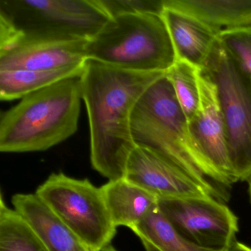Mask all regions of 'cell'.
<instances>
[{"instance_id":"obj_2","label":"cell","mask_w":251,"mask_h":251,"mask_svg":"<svg viewBox=\"0 0 251 251\" xmlns=\"http://www.w3.org/2000/svg\"><path fill=\"white\" fill-rule=\"evenodd\" d=\"M130 128L136 145L148 147L168 158L211 198L222 202L228 200L232 184L194 139L166 74L151 84L136 102Z\"/></svg>"},{"instance_id":"obj_5","label":"cell","mask_w":251,"mask_h":251,"mask_svg":"<svg viewBox=\"0 0 251 251\" xmlns=\"http://www.w3.org/2000/svg\"><path fill=\"white\" fill-rule=\"evenodd\" d=\"M109 20L99 0H0V45L17 37L90 40Z\"/></svg>"},{"instance_id":"obj_17","label":"cell","mask_w":251,"mask_h":251,"mask_svg":"<svg viewBox=\"0 0 251 251\" xmlns=\"http://www.w3.org/2000/svg\"><path fill=\"white\" fill-rule=\"evenodd\" d=\"M133 231L139 239H145L161 251H226V249L204 248L180 234L157 207Z\"/></svg>"},{"instance_id":"obj_4","label":"cell","mask_w":251,"mask_h":251,"mask_svg":"<svg viewBox=\"0 0 251 251\" xmlns=\"http://www.w3.org/2000/svg\"><path fill=\"white\" fill-rule=\"evenodd\" d=\"M87 60L123 70L167 73L176 52L161 15L126 14L111 18L88 42Z\"/></svg>"},{"instance_id":"obj_26","label":"cell","mask_w":251,"mask_h":251,"mask_svg":"<svg viewBox=\"0 0 251 251\" xmlns=\"http://www.w3.org/2000/svg\"><path fill=\"white\" fill-rule=\"evenodd\" d=\"M84 251H92V250L89 249V248H87V249L85 250Z\"/></svg>"},{"instance_id":"obj_6","label":"cell","mask_w":251,"mask_h":251,"mask_svg":"<svg viewBox=\"0 0 251 251\" xmlns=\"http://www.w3.org/2000/svg\"><path fill=\"white\" fill-rule=\"evenodd\" d=\"M201 70L217 87L232 175L245 180L251 171V75L219 39Z\"/></svg>"},{"instance_id":"obj_13","label":"cell","mask_w":251,"mask_h":251,"mask_svg":"<svg viewBox=\"0 0 251 251\" xmlns=\"http://www.w3.org/2000/svg\"><path fill=\"white\" fill-rule=\"evenodd\" d=\"M161 17L168 30L176 59L183 60L202 69L220 31L172 8L164 7Z\"/></svg>"},{"instance_id":"obj_14","label":"cell","mask_w":251,"mask_h":251,"mask_svg":"<svg viewBox=\"0 0 251 251\" xmlns=\"http://www.w3.org/2000/svg\"><path fill=\"white\" fill-rule=\"evenodd\" d=\"M101 189L117 227L125 226L133 230L158 207L156 196L126 178L108 180Z\"/></svg>"},{"instance_id":"obj_19","label":"cell","mask_w":251,"mask_h":251,"mask_svg":"<svg viewBox=\"0 0 251 251\" xmlns=\"http://www.w3.org/2000/svg\"><path fill=\"white\" fill-rule=\"evenodd\" d=\"M198 69L187 61L176 59L173 67L166 73V77L188 122L195 115L199 105Z\"/></svg>"},{"instance_id":"obj_25","label":"cell","mask_w":251,"mask_h":251,"mask_svg":"<svg viewBox=\"0 0 251 251\" xmlns=\"http://www.w3.org/2000/svg\"><path fill=\"white\" fill-rule=\"evenodd\" d=\"M245 180L247 182V183H248V188H249L250 196H251V173L248 175V176L245 177Z\"/></svg>"},{"instance_id":"obj_10","label":"cell","mask_w":251,"mask_h":251,"mask_svg":"<svg viewBox=\"0 0 251 251\" xmlns=\"http://www.w3.org/2000/svg\"><path fill=\"white\" fill-rule=\"evenodd\" d=\"M125 178L158 198L211 197L168 158L141 145L129 157Z\"/></svg>"},{"instance_id":"obj_20","label":"cell","mask_w":251,"mask_h":251,"mask_svg":"<svg viewBox=\"0 0 251 251\" xmlns=\"http://www.w3.org/2000/svg\"><path fill=\"white\" fill-rule=\"evenodd\" d=\"M225 48L251 75V26L225 29L218 35Z\"/></svg>"},{"instance_id":"obj_7","label":"cell","mask_w":251,"mask_h":251,"mask_svg":"<svg viewBox=\"0 0 251 251\" xmlns=\"http://www.w3.org/2000/svg\"><path fill=\"white\" fill-rule=\"evenodd\" d=\"M36 194L86 248L98 251L111 244L117 227L101 187L88 179L52 173L38 187Z\"/></svg>"},{"instance_id":"obj_18","label":"cell","mask_w":251,"mask_h":251,"mask_svg":"<svg viewBox=\"0 0 251 251\" xmlns=\"http://www.w3.org/2000/svg\"><path fill=\"white\" fill-rule=\"evenodd\" d=\"M0 251H49L34 232L3 200L0 202Z\"/></svg>"},{"instance_id":"obj_1","label":"cell","mask_w":251,"mask_h":251,"mask_svg":"<svg viewBox=\"0 0 251 251\" xmlns=\"http://www.w3.org/2000/svg\"><path fill=\"white\" fill-rule=\"evenodd\" d=\"M165 74L86 61L81 86L90 129L91 163L108 180L125 178L136 147L130 128L133 108L146 89Z\"/></svg>"},{"instance_id":"obj_24","label":"cell","mask_w":251,"mask_h":251,"mask_svg":"<svg viewBox=\"0 0 251 251\" xmlns=\"http://www.w3.org/2000/svg\"><path fill=\"white\" fill-rule=\"evenodd\" d=\"M98 251H117V249H116L115 248H114V246H113L111 244H109V245H105V246H104L103 248H101V249H100Z\"/></svg>"},{"instance_id":"obj_22","label":"cell","mask_w":251,"mask_h":251,"mask_svg":"<svg viewBox=\"0 0 251 251\" xmlns=\"http://www.w3.org/2000/svg\"><path fill=\"white\" fill-rule=\"evenodd\" d=\"M226 251H251V248L236 240L226 248Z\"/></svg>"},{"instance_id":"obj_16","label":"cell","mask_w":251,"mask_h":251,"mask_svg":"<svg viewBox=\"0 0 251 251\" xmlns=\"http://www.w3.org/2000/svg\"><path fill=\"white\" fill-rule=\"evenodd\" d=\"M84 64L45 71L5 70L0 71V99L2 101L22 99L64 79L80 75Z\"/></svg>"},{"instance_id":"obj_15","label":"cell","mask_w":251,"mask_h":251,"mask_svg":"<svg viewBox=\"0 0 251 251\" xmlns=\"http://www.w3.org/2000/svg\"><path fill=\"white\" fill-rule=\"evenodd\" d=\"M164 3L218 31L251 26V0H164Z\"/></svg>"},{"instance_id":"obj_21","label":"cell","mask_w":251,"mask_h":251,"mask_svg":"<svg viewBox=\"0 0 251 251\" xmlns=\"http://www.w3.org/2000/svg\"><path fill=\"white\" fill-rule=\"evenodd\" d=\"M164 0H99L109 18L126 14H152L161 15Z\"/></svg>"},{"instance_id":"obj_8","label":"cell","mask_w":251,"mask_h":251,"mask_svg":"<svg viewBox=\"0 0 251 251\" xmlns=\"http://www.w3.org/2000/svg\"><path fill=\"white\" fill-rule=\"evenodd\" d=\"M158 208L181 236L199 246L226 249L236 241L237 217L211 197L158 198Z\"/></svg>"},{"instance_id":"obj_11","label":"cell","mask_w":251,"mask_h":251,"mask_svg":"<svg viewBox=\"0 0 251 251\" xmlns=\"http://www.w3.org/2000/svg\"><path fill=\"white\" fill-rule=\"evenodd\" d=\"M198 83L199 105L188 122L189 130L207 158L233 184L237 180L229 164L224 117L217 86L201 69L198 70Z\"/></svg>"},{"instance_id":"obj_9","label":"cell","mask_w":251,"mask_h":251,"mask_svg":"<svg viewBox=\"0 0 251 251\" xmlns=\"http://www.w3.org/2000/svg\"><path fill=\"white\" fill-rule=\"evenodd\" d=\"M89 40L80 38L17 37L0 46V71H45L82 65Z\"/></svg>"},{"instance_id":"obj_23","label":"cell","mask_w":251,"mask_h":251,"mask_svg":"<svg viewBox=\"0 0 251 251\" xmlns=\"http://www.w3.org/2000/svg\"><path fill=\"white\" fill-rule=\"evenodd\" d=\"M141 241H142V244H143L144 247H145V251H161L156 247L154 246L152 243L148 242V240L145 239H142L141 238Z\"/></svg>"},{"instance_id":"obj_3","label":"cell","mask_w":251,"mask_h":251,"mask_svg":"<svg viewBox=\"0 0 251 251\" xmlns=\"http://www.w3.org/2000/svg\"><path fill=\"white\" fill-rule=\"evenodd\" d=\"M81 75L27 95L4 113L0 121V151H48L74 135L83 100Z\"/></svg>"},{"instance_id":"obj_12","label":"cell","mask_w":251,"mask_h":251,"mask_svg":"<svg viewBox=\"0 0 251 251\" xmlns=\"http://www.w3.org/2000/svg\"><path fill=\"white\" fill-rule=\"evenodd\" d=\"M11 202L49 251H84L81 241L49 206L35 194H17Z\"/></svg>"}]
</instances>
